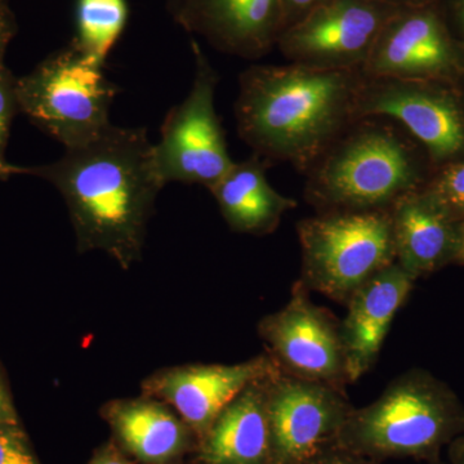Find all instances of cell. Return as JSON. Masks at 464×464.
<instances>
[{"label":"cell","instance_id":"3957f363","mask_svg":"<svg viewBox=\"0 0 464 464\" xmlns=\"http://www.w3.org/2000/svg\"><path fill=\"white\" fill-rule=\"evenodd\" d=\"M418 145L392 119H357L304 174V199L316 213L391 209L429 183Z\"/></svg>","mask_w":464,"mask_h":464},{"label":"cell","instance_id":"52a82bcc","mask_svg":"<svg viewBox=\"0 0 464 464\" xmlns=\"http://www.w3.org/2000/svg\"><path fill=\"white\" fill-rule=\"evenodd\" d=\"M191 50L194 83L186 100L168 112L161 125L160 141L152 145V159L163 186L182 182L210 190L235 161L215 108L218 74L198 42H191Z\"/></svg>","mask_w":464,"mask_h":464},{"label":"cell","instance_id":"7a4b0ae2","mask_svg":"<svg viewBox=\"0 0 464 464\" xmlns=\"http://www.w3.org/2000/svg\"><path fill=\"white\" fill-rule=\"evenodd\" d=\"M362 72L252 65L239 76L237 132L253 154L306 174L353 121Z\"/></svg>","mask_w":464,"mask_h":464},{"label":"cell","instance_id":"5bb4252c","mask_svg":"<svg viewBox=\"0 0 464 464\" xmlns=\"http://www.w3.org/2000/svg\"><path fill=\"white\" fill-rule=\"evenodd\" d=\"M174 20L225 53L257 60L283 33V0H183Z\"/></svg>","mask_w":464,"mask_h":464},{"label":"cell","instance_id":"7c38bea8","mask_svg":"<svg viewBox=\"0 0 464 464\" xmlns=\"http://www.w3.org/2000/svg\"><path fill=\"white\" fill-rule=\"evenodd\" d=\"M464 72V47L447 23L441 5L402 8L380 38L362 75L450 83Z\"/></svg>","mask_w":464,"mask_h":464},{"label":"cell","instance_id":"4dcf8cb0","mask_svg":"<svg viewBox=\"0 0 464 464\" xmlns=\"http://www.w3.org/2000/svg\"><path fill=\"white\" fill-rule=\"evenodd\" d=\"M399 8L424 7V5H441L442 0H383Z\"/></svg>","mask_w":464,"mask_h":464},{"label":"cell","instance_id":"1f68e13d","mask_svg":"<svg viewBox=\"0 0 464 464\" xmlns=\"http://www.w3.org/2000/svg\"><path fill=\"white\" fill-rule=\"evenodd\" d=\"M24 174V168L12 166L5 159H0V179H8L14 174Z\"/></svg>","mask_w":464,"mask_h":464},{"label":"cell","instance_id":"836d02e7","mask_svg":"<svg viewBox=\"0 0 464 464\" xmlns=\"http://www.w3.org/2000/svg\"><path fill=\"white\" fill-rule=\"evenodd\" d=\"M168 2V7H169L170 12H172V14H177L179 12V7H181L183 0H167Z\"/></svg>","mask_w":464,"mask_h":464},{"label":"cell","instance_id":"30bf717a","mask_svg":"<svg viewBox=\"0 0 464 464\" xmlns=\"http://www.w3.org/2000/svg\"><path fill=\"white\" fill-rule=\"evenodd\" d=\"M353 406L344 390L277 372L268 381L271 464H311L338 445Z\"/></svg>","mask_w":464,"mask_h":464},{"label":"cell","instance_id":"6da1fadb","mask_svg":"<svg viewBox=\"0 0 464 464\" xmlns=\"http://www.w3.org/2000/svg\"><path fill=\"white\" fill-rule=\"evenodd\" d=\"M56 186L66 201L79 253L102 250L124 270L142 257L159 191L152 145L143 128L108 130L66 149L48 166L24 168Z\"/></svg>","mask_w":464,"mask_h":464},{"label":"cell","instance_id":"484cf974","mask_svg":"<svg viewBox=\"0 0 464 464\" xmlns=\"http://www.w3.org/2000/svg\"><path fill=\"white\" fill-rule=\"evenodd\" d=\"M440 5L451 33L464 47V0H442Z\"/></svg>","mask_w":464,"mask_h":464},{"label":"cell","instance_id":"2e32d148","mask_svg":"<svg viewBox=\"0 0 464 464\" xmlns=\"http://www.w3.org/2000/svg\"><path fill=\"white\" fill-rule=\"evenodd\" d=\"M390 210L395 262L415 282L457 261L460 221L426 188L400 198Z\"/></svg>","mask_w":464,"mask_h":464},{"label":"cell","instance_id":"277c9868","mask_svg":"<svg viewBox=\"0 0 464 464\" xmlns=\"http://www.w3.org/2000/svg\"><path fill=\"white\" fill-rule=\"evenodd\" d=\"M464 433V406L444 382L422 369L391 381L364 408H353L338 445L369 459L440 464L442 449Z\"/></svg>","mask_w":464,"mask_h":464},{"label":"cell","instance_id":"ffe728a7","mask_svg":"<svg viewBox=\"0 0 464 464\" xmlns=\"http://www.w3.org/2000/svg\"><path fill=\"white\" fill-rule=\"evenodd\" d=\"M127 21V0H78L72 44L85 57L103 66L124 33Z\"/></svg>","mask_w":464,"mask_h":464},{"label":"cell","instance_id":"44dd1931","mask_svg":"<svg viewBox=\"0 0 464 464\" xmlns=\"http://www.w3.org/2000/svg\"><path fill=\"white\" fill-rule=\"evenodd\" d=\"M440 206L456 218L464 219V158L442 167L424 186Z\"/></svg>","mask_w":464,"mask_h":464},{"label":"cell","instance_id":"83f0119b","mask_svg":"<svg viewBox=\"0 0 464 464\" xmlns=\"http://www.w3.org/2000/svg\"><path fill=\"white\" fill-rule=\"evenodd\" d=\"M20 422V417L12 398L11 387L0 365V426L2 424Z\"/></svg>","mask_w":464,"mask_h":464},{"label":"cell","instance_id":"5b68a950","mask_svg":"<svg viewBox=\"0 0 464 464\" xmlns=\"http://www.w3.org/2000/svg\"><path fill=\"white\" fill-rule=\"evenodd\" d=\"M298 282L346 306L362 284L395 262L391 210L317 213L297 224Z\"/></svg>","mask_w":464,"mask_h":464},{"label":"cell","instance_id":"8fae6325","mask_svg":"<svg viewBox=\"0 0 464 464\" xmlns=\"http://www.w3.org/2000/svg\"><path fill=\"white\" fill-rule=\"evenodd\" d=\"M308 293L295 283L288 304L259 322V335L283 374L344 390L348 377L340 322Z\"/></svg>","mask_w":464,"mask_h":464},{"label":"cell","instance_id":"603a6c76","mask_svg":"<svg viewBox=\"0 0 464 464\" xmlns=\"http://www.w3.org/2000/svg\"><path fill=\"white\" fill-rule=\"evenodd\" d=\"M20 111L17 99V79L5 66L0 65V159L5 158L9 132L14 115Z\"/></svg>","mask_w":464,"mask_h":464},{"label":"cell","instance_id":"4316f807","mask_svg":"<svg viewBox=\"0 0 464 464\" xmlns=\"http://www.w3.org/2000/svg\"><path fill=\"white\" fill-rule=\"evenodd\" d=\"M311 464H381L377 460L369 459V458L359 456L353 451L335 445L329 449L322 456L317 457Z\"/></svg>","mask_w":464,"mask_h":464},{"label":"cell","instance_id":"f546056e","mask_svg":"<svg viewBox=\"0 0 464 464\" xmlns=\"http://www.w3.org/2000/svg\"><path fill=\"white\" fill-rule=\"evenodd\" d=\"M449 464H464V433L449 445Z\"/></svg>","mask_w":464,"mask_h":464},{"label":"cell","instance_id":"9a60e30c","mask_svg":"<svg viewBox=\"0 0 464 464\" xmlns=\"http://www.w3.org/2000/svg\"><path fill=\"white\" fill-rule=\"evenodd\" d=\"M414 283L413 277L393 262L348 299L346 316L340 322L348 383L364 377L377 362L391 325Z\"/></svg>","mask_w":464,"mask_h":464},{"label":"cell","instance_id":"e0dca14e","mask_svg":"<svg viewBox=\"0 0 464 464\" xmlns=\"http://www.w3.org/2000/svg\"><path fill=\"white\" fill-rule=\"evenodd\" d=\"M101 414L118 447L143 464H172L198 447L197 435L172 406L151 396L114 400Z\"/></svg>","mask_w":464,"mask_h":464},{"label":"cell","instance_id":"9c48e42d","mask_svg":"<svg viewBox=\"0 0 464 464\" xmlns=\"http://www.w3.org/2000/svg\"><path fill=\"white\" fill-rule=\"evenodd\" d=\"M400 9L383 0H329L284 30L276 47L292 63L362 72Z\"/></svg>","mask_w":464,"mask_h":464},{"label":"cell","instance_id":"cb8c5ba5","mask_svg":"<svg viewBox=\"0 0 464 464\" xmlns=\"http://www.w3.org/2000/svg\"><path fill=\"white\" fill-rule=\"evenodd\" d=\"M326 2L329 0H283V32Z\"/></svg>","mask_w":464,"mask_h":464},{"label":"cell","instance_id":"7402d4cb","mask_svg":"<svg viewBox=\"0 0 464 464\" xmlns=\"http://www.w3.org/2000/svg\"><path fill=\"white\" fill-rule=\"evenodd\" d=\"M0 464H42L21 422L0 426Z\"/></svg>","mask_w":464,"mask_h":464},{"label":"cell","instance_id":"8992f818","mask_svg":"<svg viewBox=\"0 0 464 464\" xmlns=\"http://www.w3.org/2000/svg\"><path fill=\"white\" fill-rule=\"evenodd\" d=\"M118 92L103 66L72 43L17 79L20 111L66 149L92 141L112 125L109 112Z\"/></svg>","mask_w":464,"mask_h":464},{"label":"cell","instance_id":"d6a6232c","mask_svg":"<svg viewBox=\"0 0 464 464\" xmlns=\"http://www.w3.org/2000/svg\"><path fill=\"white\" fill-rule=\"evenodd\" d=\"M456 262H458V264L464 265V219L463 221H460L459 249H458Z\"/></svg>","mask_w":464,"mask_h":464},{"label":"cell","instance_id":"4fadbf2b","mask_svg":"<svg viewBox=\"0 0 464 464\" xmlns=\"http://www.w3.org/2000/svg\"><path fill=\"white\" fill-rule=\"evenodd\" d=\"M279 372L268 353L234 365L173 366L143 381V395L172 406L198 441L222 411L253 382Z\"/></svg>","mask_w":464,"mask_h":464},{"label":"cell","instance_id":"d4e9b609","mask_svg":"<svg viewBox=\"0 0 464 464\" xmlns=\"http://www.w3.org/2000/svg\"><path fill=\"white\" fill-rule=\"evenodd\" d=\"M17 33V21L8 5V0H0V65L5 63V54L9 43Z\"/></svg>","mask_w":464,"mask_h":464},{"label":"cell","instance_id":"ac0fdd59","mask_svg":"<svg viewBox=\"0 0 464 464\" xmlns=\"http://www.w3.org/2000/svg\"><path fill=\"white\" fill-rule=\"evenodd\" d=\"M273 375L253 382L226 406L198 441V463L271 464L267 398Z\"/></svg>","mask_w":464,"mask_h":464},{"label":"cell","instance_id":"d6986e66","mask_svg":"<svg viewBox=\"0 0 464 464\" xmlns=\"http://www.w3.org/2000/svg\"><path fill=\"white\" fill-rule=\"evenodd\" d=\"M268 166L270 161L253 154L235 163L210 188L232 231L264 237L279 227L284 213L297 207V201L279 194L267 181Z\"/></svg>","mask_w":464,"mask_h":464},{"label":"cell","instance_id":"f1b7e54d","mask_svg":"<svg viewBox=\"0 0 464 464\" xmlns=\"http://www.w3.org/2000/svg\"><path fill=\"white\" fill-rule=\"evenodd\" d=\"M88 464H132L125 457L123 450L118 447L116 442H109L103 445L94 453L91 462Z\"/></svg>","mask_w":464,"mask_h":464},{"label":"cell","instance_id":"ba28073f","mask_svg":"<svg viewBox=\"0 0 464 464\" xmlns=\"http://www.w3.org/2000/svg\"><path fill=\"white\" fill-rule=\"evenodd\" d=\"M448 84L362 75L357 119H392L426 150L432 163L448 166L464 158V101Z\"/></svg>","mask_w":464,"mask_h":464}]
</instances>
